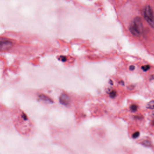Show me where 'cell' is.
I'll list each match as a JSON object with an SVG mask.
<instances>
[{
	"instance_id": "cell-2",
	"label": "cell",
	"mask_w": 154,
	"mask_h": 154,
	"mask_svg": "<svg viewBox=\"0 0 154 154\" xmlns=\"http://www.w3.org/2000/svg\"><path fill=\"white\" fill-rule=\"evenodd\" d=\"M143 12L144 17L146 22L151 27L154 28V13L151 6L148 5L146 6Z\"/></svg>"
},
{
	"instance_id": "cell-9",
	"label": "cell",
	"mask_w": 154,
	"mask_h": 154,
	"mask_svg": "<svg viewBox=\"0 0 154 154\" xmlns=\"http://www.w3.org/2000/svg\"><path fill=\"white\" fill-rule=\"evenodd\" d=\"M150 68V66L148 65H146L143 66L142 67V70L144 72H146V71H148Z\"/></svg>"
},
{
	"instance_id": "cell-16",
	"label": "cell",
	"mask_w": 154,
	"mask_h": 154,
	"mask_svg": "<svg viewBox=\"0 0 154 154\" xmlns=\"http://www.w3.org/2000/svg\"><path fill=\"white\" fill-rule=\"evenodd\" d=\"M153 116H154V114H153Z\"/></svg>"
},
{
	"instance_id": "cell-12",
	"label": "cell",
	"mask_w": 154,
	"mask_h": 154,
	"mask_svg": "<svg viewBox=\"0 0 154 154\" xmlns=\"http://www.w3.org/2000/svg\"><path fill=\"white\" fill-rule=\"evenodd\" d=\"M60 59H61V60L62 61H64V62L66 61V60H67V59H66V58L65 57V56H60Z\"/></svg>"
},
{
	"instance_id": "cell-7",
	"label": "cell",
	"mask_w": 154,
	"mask_h": 154,
	"mask_svg": "<svg viewBox=\"0 0 154 154\" xmlns=\"http://www.w3.org/2000/svg\"><path fill=\"white\" fill-rule=\"evenodd\" d=\"M137 108H138V107L136 105H132L130 106V110H131V111L133 112L137 111Z\"/></svg>"
},
{
	"instance_id": "cell-15",
	"label": "cell",
	"mask_w": 154,
	"mask_h": 154,
	"mask_svg": "<svg viewBox=\"0 0 154 154\" xmlns=\"http://www.w3.org/2000/svg\"><path fill=\"white\" fill-rule=\"evenodd\" d=\"M152 123L153 125H154V121H153V122H152Z\"/></svg>"
},
{
	"instance_id": "cell-10",
	"label": "cell",
	"mask_w": 154,
	"mask_h": 154,
	"mask_svg": "<svg viewBox=\"0 0 154 154\" xmlns=\"http://www.w3.org/2000/svg\"><path fill=\"white\" fill-rule=\"evenodd\" d=\"M116 94H117V92L116 91H112L110 92V96L111 98H114L116 96Z\"/></svg>"
},
{
	"instance_id": "cell-8",
	"label": "cell",
	"mask_w": 154,
	"mask_h": 154,
	"mask_svg": "<svg viewBox=\"0 0 154 154\" xmlns=\"http://www.w3.org/2000/svg\"><path fill=\"white\" fill-rule=\"evenodd\" d=\"M142 144L146 146H151V142L148 140H145L144 141L142 142Z\"/></svg>"
},
{
	"instance_id": "cell-5",
	"label": "cell",
	"mask_w": 154,
	"mask_h": 154,
	"mask_svg": "<svg viewBox=\"0 0 154 154\" xmlns=\"http://www.w3.org/2000/svg\"><path fill=\"white\" fill-rule=\"evenodd\" d=\"M39 97L42 100H43L44 102L49 103H53L52 100L49 97H48V96H47L45 95H40L39 96Z\"/></svg>"
},
{
	"instance_id": "cell-11",
	"label": "cell",
	"mask_w": 154,
	"mask_h": 154,
	"mask_svg": "<svg viewBox=\"0 0 154 154\" xmlns=\"http://www.w3.org/2000/svg\"><path fill=\"white\" fill-rule=\"evenodd\" d=\"M140 135V132H135V133L132 135V137L134 139L137 138Z\"/></svg>"
},
{
	"instance_id": "cell-14",
	"label": "cell",
	"mask_w": 154,
	"mask_h": 154,
	"mask_svg": "<svg viewBox=\"0 0 154 154\" xmlns=\"http://www.w3.org/2000/svg\"><path fill=\"white\" fill-rule=\"evenodd\" d=\"M151 80H154V75L151 76Z\"/></svg>"
},
{
	"instance_id": "cell-13",
	"label": "cell",
	"mask_w": 154,
	"mask_h": 154,
	"mask_svg": "<svg viewBox=\"0 0 154 154\" xmlns=\"http://www.w3.org/2000/svg\"><path fill=\"white\" fill-rule=\"evenodd\" d=\"M135 66L133 65L130 66V67H129V70H131V71H133V70H134L135 69Z\"/></svg>"
},
{
	"instance_id": "cell-1",
	"label": "cell",
	"mask_w": 154,
	"mask_h": 154,
	"mask_svg": "<svg viewBox=\"0 0 154 154\" xmlns=\"http://www.w3.org/2000/svg\"><path fill=\"white\" fill-rule=\"evenodd\" d=\"M129 29L133 36L138 37H141L143 33V27L140 17L137 16L133 19L129 25Z\"/></svg>"
},
{
	"instance_id": "cell-6",
	"label": "cell",
	"mask_w": 154,
	"mask_h": 154,
	"mask_svg": "<svg viewBox=\"0 0 154 154\" xmlns=\"http://www.w3.org/2000/svg\"><path fill=\"white\" fill-rule=\"evenodd\" d=\"M146 108L151 109H154V100L151 101L149 102L146 105Z\"/></svg>"
},
{
	"instance_id": "cell-3",
	"label": "cell",
	"mask_w": 154,
	"mask_h": 154,
	"mask_svg": "<svg viewBox=\"0 0 154 154\" xmlns=\"http://www.w3.org/2000/svg\"><path fill=\"white\" fill-rule=\"evenodd\" d=\"M13 43L9 41L0 42V51H5L11 48Z\"/></svg>"
},
{
	"instance_id": "cell-4",
	"label": "cell",
	"mask_w": 154,
	"mask_h": 154,
	"mask_svg": "<svg viewBox=\"0 0 154 154\" xmlns=\"http://www.w3.org/2000/svg\"><path fill=\"white\" fill-rule=\"evenodd\" d=\"M59 101L60 104L64 105H68L70 103V98L67 94H62L59 98Z\"/></svg>"
}]
</instances>
